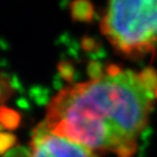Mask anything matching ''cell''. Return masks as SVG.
<instances>
[{"label":"cell","instance_id":"1","mask_svg":"<svg viewBox=\"0 0 157 157\" xmlns=\"http://www.w3.org/2000/svg\"><path fill=\"white\" fill-rule=\"evenodd\" d=\"M156 103V70L113 64L60 90L47 105L43 123L101 156L133 157Z\"/></svg>","mask_w":157,"mask_h":157},{"label":"cell","instance_id":"2","mask_svg":"<svg viewBox=\"0 0 157 157\" xmlns=\"http://www.w3.org/2000/svg\"><path fill=\"white\" fill-rule=\"evenodd\" d=\"M101 31L118 54L139 60L157 49V0H108Z\"/></svg>","mask_w":157,"mask_h":157},{"label":"cell","instance_id":"3","mask_svg":"<svg viewBox=\"0 0 157 157\" xmlns=\"http://www.w3.org/2000/svg\"><path fill=\"white\" fill-rule=\"evenodd\" d=\"M29 157H101V155L54 134L40 122L33 131Z\"/></svg>","mask_w":157,"mask_h":157},{"label":"cell","instance_id":"4","mask_svg":"<svg viewBox=\"0 0 157 157\" xmlns=\"http://www.w3.org/2000/svg\"><path fill=\"white\" fill-rule=\"evenodd\" d=\"M14 93V86L10 78L7 74L0 73V108L5 106V104L12 97ZM0 129H3L1 122H0Z\"/></svg>","mask_w":157,"mask_h":157},{"label":"cell","instance_id":"5","mask_svg":"<svg viewBox=\"0 0 157 157\" xmlns=\"http://www.w3.org/2000/svg\"><path fill=\"white\" fill-rule=\"evenodd\" d=\"M74 17H78V19H84V17H88V9H87V2L83 1V6H82V1H78L76 9H72Z\"/></svg>","mask_w":157,"mask_h":157}]
</instances>
